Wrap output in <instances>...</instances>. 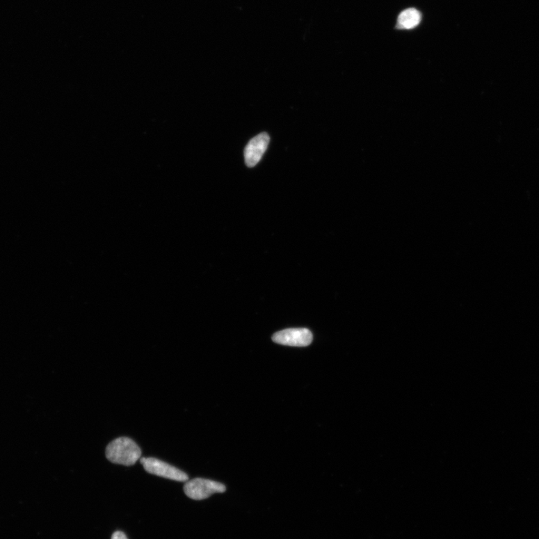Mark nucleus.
Wrapping results in <instances>:
<instances>
[{"instance_id":"3","label":"nucleus","mask_w":539,"mask_h":539,"mask_svg":"<svg viewBox=\"0 0 539 539\" xmlns=\"http://www.w3.org/2000/svg\"><path fill=\"white\" fill-rule=\"evenodd\" d=\"M140 463L146 472L177 482H188L189 477L187 474L182 472L163 460L155 458H142Z\"/></svg>"},{"instance_id":"5","label":"nucleus","mask_w":539,"mask_h":539,"mask_svg":"<svg viewBox=\"0 0 539 539\" xmlns=\"http://www.w3.org/2000/svg\"><path fill=\"white\" fill-rule=\"evenodd\" d=\"M269 142L270 136L267 133H262L249 142L244 150L245 163L248 168L258 164L266 153Z\"/></svg>"},{"instance_id":"6","label":"nucleus","mask_w":539,"mask_h":539,"mask_svg":"<svg viewBox=\"0 0 539 539\" xmlns=\"http://www.w3.org/2000/svg\"><path fill=\"white\" fill-rule=\"evenodd\" d=\"M421 19H422V16L418 10L413 8L406 9L399 15L396 28L399 29H412L420 24Z\"/></svg>"},{"instance_id":"7","label":"nucleus","mask_w":539,"mask_h":539,"mask_svg":"<svg viewBox=\"0 0 539 539\" xmlns=\"http://www.w3.org/2000/svg\"><path fill=\"white\" fill-rule=\"evenodd\" d=\"M112 539H127V538L122 532L117 531L113 533Z\"/></svg>"},{"instance_id":"4","label":"nucleus","mask_w":539,"mask_h":539,"mask_svg":"<svg viewBox=\"0 0 539 539\" xmlns=\"http://www.w3.org/2000/svg\"><path fill=\"white\" fill-rule=\"evenodd\" d=\"M312 335L306 328H291L279 331L273 335L272 340L282 346L307 347L312 341Z\"/></svg>"},{"instance_id":"2","label":"nucleus","mask_w":539,"mask_h":539,"mask_svg":"<svg viewBox=\"0 0 539 539\" xmlns=\"http://www.w3.org/2000/svg\"><path fill=\"white\" fill-rule=\"evenodd\" d=\"M225 486L212 480L195 478L186 483L184 491L186 495L194 501H202L214 494L225 492Z\"/></svg>"},{"instance_id":"1","label":"nucleus","mask_w":539,"mask_h":539,"mask_svg":"<svg viewBox=\"0 0 539 539\" xmlns=\"http://www.w3.org/2000/svg\"><path fill=\"white\" fill-rule=\"evenodd\" d=\"M142 456L140 447L129 437H118L106 448V457L111 462L127 467L134 465Z\"/></svg>"}]
</instances>
